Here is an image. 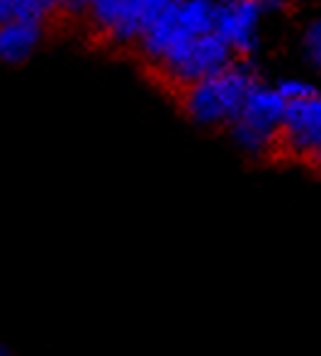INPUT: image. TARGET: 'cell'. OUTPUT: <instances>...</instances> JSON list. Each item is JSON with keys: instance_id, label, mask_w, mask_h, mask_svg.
Returning <instances> with one entry per match:
<instances>
[{"instance_id": "6da1fadb", "label": "cell", "mask_w": 321, "mask_h": 356, "mask_svg": "<svg viewBox=\"0 0 321 356\" xmlns=\"http://www.w3.org/2000/svg\"><path fill=\"white\" fill-rule=\"evenodd\" d=\"M282 113H285V100L272 88L258 86L248 93L241 113L232 122L234 137L251 154H258V156L270 154L282 122Z\"/></svg>"}, {"instance_id": "7a4b0ae2", "label": "cell", "mask_w": 321, "mask_h": 356, "mask_svg": "<svg viewBox=\"0 0 321 356\" xmlns=\"http://www.w3.org/2000/svg\"><path fill=\"white\" fill-rule=\"evenodd\" d=\"M321 147V100H295L285 103L282 122L277 129V137L272 142L270 154H282V156L304 159L314 161L319 159Z\"/></svg>"}, {"instance_id": "3957f363", "label": "cell", "mask_w": 321, "mask_h": 356, "mask_svg": "<svg viewBox=\"0 0 321 356\" xmlns=\"http://www.w3.org/2000/svg\"><path fill=\"white\" fill-rule=\"evenodd\" d=\"M261 17V8L256 0H222L214 6V35L229 44L234 56L238 59H251L258 49L256 25Z\"/></svg>"}, {"instance_id": "277c9868", "label": "cell", "mask_w": 321, "mask_h": 356, "mask_svg": "<svg viewBox=\"0 0 321 356\" xmlns=\"http://www.w3.org/2000/svg\"><path fill=\"white\" fill-rule=\"evenodd\" d=\"M168 6H173V0H122V10L107 40L117 44H132Z\"/></svg>"}, {"instance_id": "5b68a950", "label": "cell", "mask_w": 321, "mask_h": 356, "mask_svg": "<svg viewBox=\"0 0 321 356\" xmlns=\"http://www.w3.org/2000/svg\"><path fill=\"white\" fill-rule=\"evenodd\" d=\"M42 40L40 22H3L0 25V61L22 64Z\"/></svg>"}, {"instance_id": "8992f818", "label": "cell", "mask_w": 321, "mask_h": 356, "mask_svg": "<svg viewBox=\"0 0 321 356\" xmlns=\"http://www.w3.org/2000/svg\"><path fill=\"white\" fill-rule=\"evenodd\" d=\"M214 0H188L178 6V22L188 35L202 37L214 30Z\"/></svg>"}, {"instance_id": "52a82bcc", "label": "cell", "mask_w": 321, "mask_h": 356, "mask_svg": "<svg viewBox=\"0 0 321 356\" xmlns=\"http://www.w3.org/2000/svg\"><path fill=\"white\" fill-rule=\"evenodd\" d=\"M88 15H90V25L100 32L103 37L110 35V30L114 27L122 10V0H88Z\"/></svg>"}, {"instance_id": "ba28073f", "label": "cell", "mask_w": 321, "mask_h": 356, "mask_svg": "<svg viewBox=\"0 0 321 356\" xmlns=\"http://www.w3.org/2000/svg\"><path fill=\"white\" fill-rule=\"evenodd\" d=\"M285 103H295V100H309V98H319V90L314 86L304 83V81H282L275 90Z\"/></svg>"}, {"instance_id": "9c48e42d", "label": "cell", "mask_w": 321, "mask_h": 356, "mask_svg": "<svg viewBox=\"0 0 321 356\" xmlns=\"http://www.w3.org/2000/svg\"><path fill=\"white\" fill-rule=\"evenodd\" d=\"M304 47H306V56L314 66H319L321 61V25L319 22H311L309 30L304 37Z\"/></svg>"}, {"instance_id": "30bf717a", "label": "cell", "mask_w": 321, "mask_h": 356, "mask_svg": "<svg viewBox=\"0 0 321 356\" xmlns=\"http://www.w3.org/2000/svg\"><path fill=\"white\" fill-rule=\"evenodd\" d=\"M88 8V0H59V8L56 10L66 13V15H80Z\"/></svg>"}, {"instance_id": "8fae6325", "label": "cell", "mask_w": 321, "mask_h": 356, "mask_svg": "<svg viewBox=\"0 0 321 356\" xmlns=\"http://www.w3.org/2000/svg\"><path fill=\"white\" fill-rule=\"evenodd\" d=\"M287 0H256V6L261 8V10H280V8H285Z\"/></svg>"}, {"instance_id": "7c38bea8", "label": "cell", "mask_w": 321, "mask_h": 356, "mask_svg": "<svg viewBox=\"0 0 321 356\" xmlns=\"http://www.w3.org/2000/svg\"><path fill=\"white\" fill-rule=\"evenodd\" d=\"M42 3V8H44L46 13H54L56 8H59V0H40Z\"/></svg>"}, {"instance_id": "4fadbf2b", "label": "cell", "mask_w": 321, "mask_h": 356, "mask_svg": "<svg viewBox=\"0 0 321 356\" xmlns=\"http://www.w3.org/2000/svg\"><path fill=\"white\" fill-rule=\"evenodd\" d=\"M0 356H8V354H6V349H3V346H0Z\"/></svg>"}, {"instance_id": "5bb4252c", "label": "cell", "mask_w": 321, "mask_h": 356, "mask_svg": "<svg viewBox=\"0 0 321 356\" xmlns=\"http://www.w3.org/2000/svg\"><path fill=\"white\" fill-rule=\"evenodd\" d=\"M173 3H178V6H180V3H188V0H173Z\"/></svg>"}, {"instance_id": "9a60e30c", "label": "cell", "mask_w": 321, "mask_h": 356, "mask_svg": "<svg viewBox=\"0 0 321 356\" xmlns=\"http://www.w3.org/2000/svg\"><path fill=\"white\" fill-rule=\"evenodd\" d=\"M232 3H238V0H232Z\"/></svg>"}]
</instances>
